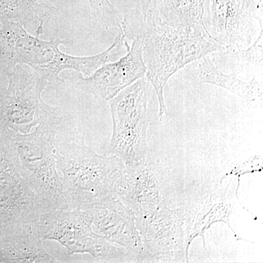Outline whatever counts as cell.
<instances>
[{"label":"cell","mask_w":263,"mask_h":263,"mask_svg":"<svg viewBox=\"0 0 263 263\" xmlns=\"http://www.w3.org/2000/svg\"><path fill=\"white\" fill-rule=\"evenodd\" d=\"M150 93V83L142 78L109 100L113 133L108 154L119 157L125 166L149 159L146 137Z\"/></svg>","instance_id":"5"},{"label":"cell","mask_w":263,"mask_h":263,"mask_svg":"<svg viewBox=\"0 0 263 263\" xmlns=\"http://www.w3.org/2000/svg\"><path fill=\"white\" fill-rule=\"evenodd\" d=\"M262 32L258 36L252 46L249 48H240L232 45L226 46V54L228 58L236 60L237 66L249 65L254 64L262 66Z\"/></svg>","instance_id":"18"},{"label":"cell","mask_w":263,"mask_h":263,"mask_svg":"<svg viewBox=\"0 0 263 263\" xmlns=\"http://www.w3.org/2000/svg\"><path fill=\"white\" fill-rule=\"evenodd\" d=\"M92 216L93 231L110 243L120 246L141 262L143 253L141 235L136 226V217L130 209L119 199L81 208Z\"/></svg>","instance_id":"12"},{"label":"cell","mask_w":263,"mask_h":263,"mask_svg":"<svg viewBox=\"0 0 263 263\" xmlns=\"http://www.w3.org/2000/svg\"><path fill=\"white\" fill-rule=\"evenodd\" d=\"M63 120L42 123L28 134L4 127L14 145L24 174L52 211L68 209L53 157V141Z\"/></svg>","instance_id":"4"},{"label":"cell","mask_w":263,"mask_h":263,"mask_svg":"<svg viewBox=\"0 0 263 263\" xmlns=\"http://www.w3.org/2000/svg\"><path fill=\"white\" fill-rule=\"evenodd\" d=\"M127 53L117 62L99 67L91 76L72 73L67 77L77 89L92 95L101 101H109L119 92L146 75L141 42L133 40L132 46L124 43Z\"/></svg>","instance_id":"11"},{"label":"cell","mask_w":263,"mask_h":263,"mask_svg":"<svg viewBox=\"0 0 263 263\" xmlns=\"http://www.w3.org/2000/svg\"><path fill=\"white\" fill-rule=\"evenodd\" d=\"M91 224L92 216L83 209H56L40 216L34 228L41 241L56 240L69 255L87 253L98 262H135L125 249L95 233Z\"/></svg>","instance_id":"6"},{"label":"cell","mask_w":263,"mask_h":263,"mask_svg":"<svg viewBox=\"0 0 263 263\" xmlns=\"http://www.w3.org/2000/svg\"><path fill=\"white\" fill-rule=\"evenodd\" d=\"M51 211L26 178L13 142L5 128L0 127V214L35 223Z\"/></svg>","instance_id":"8"},{"label":"cell","mask_w":263,"mask_h":263,"mask_svg":"<svg viewBox=\"0 0 263 263\" xmlns=\"http://www.w3.org/2000/svg\"><path fill=\"white\" fill-rule=\"evenodd\" d=\"M8 77V88L0 91L2 126L28 134L40 124L64 119L60 108L43 101L41 94L46 86L34 72L18 65Z\"/></svg>","instance_id":"7"},{"label":"cell","mask_w":263,"mask_h":263,"mask_svg":"<svg viewBox=\"0 0 263 263\" xmlns=\"http://www.w3.org/2000/svg\"><path fill=\"white\" fill-rule=\"evenodd\" d=\"M0 127H1V124H0Z\"/></svg>","instance_id":"19"},{"label":"cell","mask_w":263,"mask_h":263,"mask_svg":"<svg viewBox=\"0 0 263 263\" xmlns=\"http://www.w3.org/2000/svg\"><path fill=\"white\" fill-rule=\"evenodd\" d=\"M95 20L107 30L119 29L122 32V19L110 0H89Z\"/></svg>","instance_id":"17"},{"label":"cell","mask_w":263,"mask_h":263,"mask_svg":"<svg viewBox=\"0 0 263 263\" xmlns=\"http://www.w3.org/2000/svg\"><path fill=\"white\" fill-rule=\"evenodd\" d=\"M53 157L61 171L68 209H81L119 199L124 185L126 166L111 155H100L86 146L84 140L53 141Z\"/></svg>","instance_id":"3"},{"label":"cell","mask_w":263,"mask_h":263,"mask_svg":"<svg viewBox=\"0 0 263 263\" xmlns=\"http://www.w3.org/2000/svg\"><path fill=\"white\" fill-rule=\"evenodd\" d=\"M0 22V73L8 76L16 66H30L46 87L65 83L60 76L65 70L91 76L99 67L117 58L126 41L124 34L119 32L113 44L105 51L91 57L70 56L60 49L61 45L67 43L65 40L53 37L44 41L37 34H29L20 21Z\"/></svg>","instance_id":"2"},{"label":"cell","mask_w":263,"mask_h":263,"mask_svg":"<svg viewBox=\"0 0 263 263\" xmlns=\"http://www.w3.org/2000/svg\"><path fill=\"white\" fill-rule=\"evenodd\" d=\"M184 226L183 209H169L164 200L155 212L136 221L143 243L141 262H187Z\"/></svg>","instance_id":"10"},{"label":"cell","mask_w":263,"mask_h":263,"mask_svg":"<svg viewBox=\"0 0 263 263\" xmlns=\"http://www.w3.org/2000/svg\"><path fill=\"white\" fill-rule=\"evenodd\" d=\"M119 200L133 211L136 221L142 220L158 209L162 200L155 173L150 167L149 159L126 166Z\"/></svg>","instance_id":"13"},{"label":"cell","mask_w":263,"mask_h":263,"mask_svg":"<svg viewBox=\"0 0 263 263\" xmlns=\"http://www.w3.org/2000/svg\"><path fill=\"white\" fill-rule=\"evenodd\" d=\"M122 28L126 40L141 42L146 79L157 95L160 121L167 114L164 90L170 79L192 62L226 50L224 45L209 39L199 29L174 28L139 10L124 14Z\"/></svg>","instance_id":"1"},{"label":"cell","mask_w":263,"mask_h":263,"mask_svg":"<svg viewBox=\"0 0 263 263\" xmlns=\"http://www.w3.org/2000/svg\"><path fill=\"white\" fill-rule=\"evenodd\" d=\"M210 3L211 0H151L146 13H141L174 28L199 29L209 39L205 24Z\"/></svg>","instance_id":"14"},{"label":"cell","mask_w":263,"mask_h":263,"mask_svg":"<svg viewBox=\"0 0 263 263\" xmlns=\"http://www.w3.org/2000/svg\"><path fill=\"white\" fill-rule=\"evenodd\" d=\"M183 74L190 84L215 85L247 101H255L262 97V87L255 78L245 82L238 79L236 72L223 73L216 68L208 55L186 66Z\"/></svg>","instance_id":"15"},{"label":"cell","mask_w":263,"mask_h":263,"mask_svg":"<svg viewBox=\"0 0 263 263\" xmlns=\"http://www.w3.org/2000/svg\"><path fill=\"white\" fill-rule=\"evenodd\" d=\"M205 27L212 41L249 48L262 32V0H211Z\"/></svg>","instance_id":"9"},{"label":"cell","mask_w":263,"mask_h":263,"mask_svg":"<svg viewBox=\"0 0 263 263\" xmlns=\"http://www.w3.org/2000/svg\"><path fill=\"white\" fill-rule=\"evenodd\" d=\"M41 0H0V21H20L36 26L37 35L43 32L42 5Z\"/></svg>","instance_id":"16"}]
</instances>
